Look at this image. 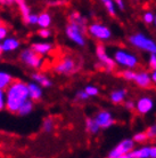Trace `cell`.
Segmentation results:
<instances>
[{"mask_svg":"<svg viewBox=\"0 0 156 158\" xmlns=\"http://www.w3.org/2000/svg\"><path fill=\"white\" fill-rule=\"evenodd\" d=\"M6 109L12 114H17L20 107L29 99L27 84L22 80H13L12 84L5 89Z\"/></svg>","mask_w":156,"mask_h":158,"instance_id":"cell-1","label":"cell"},{"mask_svg":"<svg viewBox=\"0 0 156 158\" xmlns=\"http://www.w3.org/2000/svg\"><path fill=\"white\" fill-rule=\"evenodd\" d=\"M129 43L138 49L148 52L150 54H156V41L144 33H135L129 37Z\"/></svg>","mask_w":156,"mask_h":158,"instance_id":"cell-2","label":"cell"},{"mask_svg":"<svg viewBox=\"0 0 156 158\" xmlns=\"http://www.w3.org/2000/svg\"><path fill=\"white\" fill-rule=\"evenodd\" d=\"M86 31L87 27L76 24L74 22H70L65 28V33L67 38L76 44L78 46H84L86 45Z\"/></svg>","mask_w":156,"mask_h":158,"instance_id":"cell-3","label":"cell"},{"mask_svg":"<svg viewBox=\"0 0 156 158\" xmlns=\"http://www.w3.org/2000/svg\"><path fill=\"white\" fill-rule=\"evenodd\" d=\"M114 61L127 69H135L138 65V57L127 49H116L114 52Z\"/></svg>","mask_w":156,"mask_h":158,"instance_id":"cell-4","label":"cell"},{"mask_svg":"<svg viewBox=\"0 0 156 158\" xmlns=\"http://www.w3.org/2000/svg\"><path fill=\"white\" fill-rule=\"evenodd\" d=\"M20 60L22 63H24L27 67L32 68V69H40L42 67L43 60L42 57L37 54L31 47L30 48H25L23 51L21 52L20 54Z\"/></svg>","mask_w":156,"mask_h":158,"instance_id":"cell-5","label":"cell"},{"mask_svg":"<svg viewBox=\"0 0 156 158\" xmlns=\"http://www.w3.org/2000/svg\"><path fill=\"white\" fill-rule=\"evenodd\" d=\"M87 31L89 32L91 37L100 41H106L112 38V31L108 27H106L102 23H92L89 27H87Z\"/></svg>","mask_w":156,"mask_h":158,"instance_id":"cell-6","label":"cell"},{"mask_svg":"<svg viewBox=\"0 0 156 158\" xmlns=\"http://www.w3.org/2000/svg\"><path fill=\"white\" fill-rule=\"evenodd\" d=\"M133 148H135V141L132 139H124L116 147H114L107 156L109 158H125L127 154H129Z\"/></svg>","mask_w":156,"mask_h":158,"instance_id":"cell-7","label":"cell"},{"mask_svg":"<svg viewBox=\"0 0 156 158\" xmlns=\"http://www.w3.org/2000/svg\"><path fill=\"white\" fill-rule=\"evenodd\" d=\"M96 55H97L99 62L104 65V68H105L107 71H113L114 68L116 67V62L114 61V59H112L107 54L106 47L103 44L97 45V47H96Z\"/></svg>","mask_w":156,"mask_h":158,"instance_id":"cell-8","label":"cell"},{"mask_svg":"<svg viewBox=\"0 0 156 158\" xmlns=\"http://www.w3.org/2000/svg\"><path fill=\"white\" fill-rule=\"evenodd\" d=\"M76 63L72 57H64L54 67V71L59 75H72L76 71Z\"/></svg>","mask_w":156,"mask_h":158,"instance_id":"cell-9","label":"cell"},{"mask_svg":"<svg viewBox=\"0 0 156 158\" xmlns=\"http://www.w3.org/2000/svg\"><path fill=\"white\" fill-rule=\"evenodd\" d=\"M95 120L96 123L98 124V126L103 128V130H106V128H109V127H112L114 125V120L113 118V115L107 110H102L97 112V115L95 116Z\"/></svg>","mask_w":156,"mask_h":158,"instance_id":"cell-10","label":"cell"},{"mask_svg":"<svg viewBox=\"0 0 156 158\" xmlns=\"http://www.w3.org/2000/svg\"><path fill=\"white\" fill-rule=\"evenodd\" d=\"M138 114L140 115H147L154 109V101L149 96H141L136 102V108Z\"/></svg>","mask_w":156,"mask_h":158,"instance_id":"cell-11","label":"cell"},{"mask_svg":"<svg viewBox=\"0 0 156 158\" xmlns=\"http://www.w3.org/2000/svg\"><path fill=\"white\" fill-rule=\"evenodd\" d=\"M0 47H1L2 53H10V52L16 51L20 47V40L14 38V37H6L0 43Z\"/></svg>","mask_w":156,"mask_h":158,"instance_id":"cell-12","label":"cell"},{"mask_svg":"<svg viewBox=\"0 0 156 158\" xmlns=\"http://www.w3.org/2000/svg\"><path fill=\"white\" fill-rule=\"evenodd\" d=\"M133 81H135L139 87H141V88H148V87L152 85L150 75H149L148 72H145V71L138 72V73L136 72V76H135Z\"/></svg>","mask_w":156,"mask_h":158,"instance_id":"cell-13","label":"cell"},{"mask_svg":"<svg viewBox=\"0 0 156 158\" xmlns=\"http://www.w3.org/2000/svg\"><path fill=\"white\" fill-rule=\"evenodd\" d=\"M27 92H29V99L34 101H39L42 98V88L39 84L29 83L27 84Z\"/></svg>","mask_w":156,"mask_h":158,"instance_id":"cell-14","label":"cell"},{"mask_svg":"<svg viewBox=\"0 0 156 158\" xmlns=\"http://www.w3.org/2000/svg\"><path fill=\"white\" fill-rule=\"evenodd\" d=\"M125 158H150V147L144 146L138 149L133 148L129 154H127Z\"/></svg>","mask_w":156,"mask_h":158,"instance_id":"cell-15","label":"cell"},{"mask_svg":"<svg viewBox=\"0 0 156 158\" xmlns=\"http://www.w3.org/2000/svg\"><path fill=\"white\" fill-rule=\"evenodd\" d=\"M31 48L39 55H47L53 51V44L50 43H34L31 45Z\"/></svg>","mask_w":156,"mask_h":158,"instance_id":"cell-16","label":"cell"},{"mask_svg":"<svg viewBox=\"0 0 156 158\" xmlns=\"http://www.w3.org/2000/svg\"><path fill=\"white\" fill-rule=\"evenodd\" d=\"M32 79H33L37 84H39L41 87H45V88H49V87L53 86V81L50 80V78H48L46 75L40 73V72L32 73Z\"/></svg>","mask_w":156,"mask_h":158,"instance_id":"cell-17","label":"cell"},{"mask_svg":"<svg viewBox=\"0 0 156 158\" xmlns=\"http://www.w3.org/2000/svg\"><path fill=\"white\" fill-rule=\"evenodd\" d=\"M125 96H127V91L120 88V89H115V91H113L111 93L109 100H111L112 103H114V104H120V103L124 102Z\"/></svg>","mask_w":156,"mask_h":158,"instance_id":"cell-18","label":"cell"},{"mask_svg":"<svg viewBox=\"0 0 156 158\" xmlns=\"http://www.w3.org/2000/svg\"><path fill=\"white\" fill-rule=\"evenodd\" d=\"M37 25H39L40 28H49L51 25V16L49 13H41L38 15V22Z\"/></svg>","mask_w":156,"mask_h":158,"instance_id":"cell-19","label":"cell"},{"mask_svg":"<svg viewBox=\"0 0 156 158\" xmlns=\"http://www.w3.org/2000/svg\"><path fill=\"white\" fill-rule=\"evenodd\" d=\"M33 108H34L33 101L30 99H27L26 101L20 107V109H18V111H17V114H18L20 116H27L33 111Z\"/></svg>","mask_w":156,"mask_h":158,"instance_id":"cell-20","label":"cell"},{"mask_svg":"<svg viewBox=\"0 0 156 158\" xmlns=\"http://www.w3.org/2000/svg\"><path fill=\"white\" fill-rule=\"evenodd\" d=\"M14 80L10 73H8L6 71H0V89H6L12 81Z\"/></svg>","mask_w":156,"mask_h":158,"instance_id":"cell-21","label":"cell"},{"mask_svg":"<svg viewBox=\"0 0 156 158\" xmlns=\"http://www.w3.org/2000/svg\"><path fill=\"white\" fill-rule=\"evenodd\" d=\"M86 130L87 132H89L90 134H97V133H99V131L102 130V128L98 126V124L96 123V120L94 118H87Z\"/></svg>","mask_w":156,"mask_h":158,"instance_id":"cell-22","label":"cell"},{"mask_svg":"<svg viewBox=\"0 0 156 158\" xmlns=\"http://www.w3.org/2000/svg\"><path fill=\"white\" fill-rule=\"evenodd\" d=\"M15 4L18 6V8H20L21 15H22L24 22H25V21H26V19H27V16L30 15V13H31L30 8H29V6L26 5L25 0H15Z\"/></svg>","mask_w":156,"mask_h":158,"instance_id":"cell-23","label":"cell"},{"mask_svg":"<svg viewBox=\"0 0 156 158\" xmlns=\"http://www.w3.org/2000/svg\"><path fill=\"white\" fill-rule=\"evenodd\" d=\"M70 22H74L76 24H80V25H83V27H87V19L83 17V16L78 12L72 13L70 15Z\"/></svg>","mask_w":156,"mask_h":158,"instance_id":"cell-24","label":"cell"},{"mask_svg":"<svg viewBox=\"0 0 156 158\" xmlns=\"http://www.w3.org/2000/svg\"><path fill=\"white\" fill-rule=\"evenodd\" d=\"M55 128V122L51 117H47L42 123V131L45 133H51Z\"/></svg>","mask_w":156,"mask_h":158,"instance_id":"cell-25","label":"cell"},{"mask_svg":"<svg viewBox=\"0 0 156 158\" xmlns=\"http://www.w3.org/2000/svg\"><path fill=\"white\" fill-rule=\"evenodd\" d=\"M104 6H105L106 10L111 16H115L116 15V6L114 4L113 0H100Z\"/></svg>","mask_w":156,"mask_h":158,"instance_id":"cell-26","label":"cell"},{"mask_svg":"<svg viewBox=\"0 0 156 158\" xmlns=\"http://www.w3.org/2000/svg\"><path fill=\"white\" fill-rule=\"evenodd\" d=\"M132 140L135 141V143H145L148 140V136H147L146 132H138V133L133 135Z\"/></svg>","mask_w":156,"mask_h":158,"instance_id":"cell-27","label":"cell"},{"mask_svg":"<svg viewBox=\"0 0 156 158\" xmlns=\"http://www.w3.org/2000/svg\"><path fill=\"white\" fill-rule=\"evenodd\" d=\"M84 91L87 92V94L89 95L90 98L97 96V95L99 94V89H98V87L94 86V85H88V86H86Z\"/></svg>","mask_w":156,"mask_h":158,"instance_id":"cell-28","label":"cell"},{"mask_svg":"<svg viewBox=\"0 0 156 158\" xmlns=\"http://www.w3.org/2000/svg\"><path fill=\"white\" fill-rule=\"evenodd\" d=\"M135 76H136V72L133 71L132 69H128V70H124V71L122 72V77L125 79V80H133L135 79Z\"/></svg>","mask_w":156,"mask_h":158,"instance_id":"cell-29","label":"cell"},{"mask_svg":"<svg viewBox=\"0 0 156 158\" xmlns=\"http://www.w3.org/2000/svg\"><path fill=\"white\" fill-rule=\"evenodd\" d=\"M154 17H155V14L153 12H146L142 16V20L146 24H152L154 22Z\"/></svg>","mask_w":156,"mask_h":158,"instance_id":"cell-30","label":"cell"},{"mask_svg":"<svg viewBox=\"0 0 156 158\" xmlns=\"http://www.w3.org/2000/svg\"><path fill=\"white\" fill-rule=\"evenodd\" d=\"M37 22H38V14H34V13H30V15L27 16L25 23L30 24V25H37Z\"/></svg>","mask_w":156,"mask_h":158,"instance_id":"cell-31","label":"cell"},{"mask_svg":"<svg viewBox=\"0 0 156 158\" xmlns=\"http://www.w3.org/2000/svg\"><path fill=\"white\" fill-rule=\"evenodd\" d=\"M38 35H39V37L43 38V39H47V38H49L51 36V31L49 30V28H41L38 31Z\"/></svg>","mask_w":156,"mask_h":158,"instance_id":"cell-32","label":"cell"},{"mask_svg":"<svg viewBox=\"0 0 156 158\" xmlns=\"http://www.w3.org/2000/svg\"><path fill=\"white\" fill-rule=\"evenodd\" d=\"M75 98L76 100H80V101H86V100H89L90 96L87 94V92L83 89V91H78L76 94H75Z\"/></svg>","mask_w":156,"mask_h":158,"instance_id":"cell-33","label":"cell"},{"mask_svg":"<svg viewBox=\"0 0 156 158\" xmlns=\"http://www.w3.org/2000/svg\"><path fill=\"white\" fill-rule=\"evenodd\" d=\"M6 109V95L4 89H0V111Z\"/></svg>","mask_w":156,"mask_h":158,"instance_id":"cell-34","label":"cell"},{"mask_svg":"<svg viewBox=\"0 0 156 158\" xmlns=\"http://www.w3.org/2000/svg\"><path fill=\"white\" fill-rule=\"evenodd\" d=\"M8 36V28L4 24H0V43Z\"/></svg>","mask_w":156,"mask_h":158,"instance_id":"cell-35","label":"cell"},{"mask_svg":"<svg viewBox=\"0 0 156 158\" xmlns=\"http://www.w3.org/2000/svg\"><path fill=\"white\" fill-rule=\"evenodd\" d=\"M146 133H147L148 139L156 138V124H154V125H152L150 127H148V130L146 131Z\"/></svg>","mask_w":156,"mask_h":158,"instance_id":"cell-36","label":"cell"},{"mask_svg":"<svg viewBox=\"0 0 156 158\" xmlns=\"http://www.w3.org/2000/svg\"><path fill=\"white\" fill-rule=\"evenodd\" d=\"M148 64H149V68H150V69H153V70L156 69V54H150Z\"/></svg>","mask_w":156,"mask_h":158,"instance_id":"cell-37","label":"cell"},{"mask_svg":"<svg viewBox=\"0 0 156 158\" xmlns=\"http://www.w3.org/2000/svg\"><path fill=\"white\" fill-rule=\"evenodd\" d=\"M124 106L128 110H135V108H136V103L133 102L132 100H127L125 103H124Z\"/></svg>","mask_w":156,"mask_h":158,"instance_id":"cell-38","label":"cell"},{"mask_svg":"<svg viewBox=\"0 0 156 158\" xmlns=\"http://www.w3.org/2000/svg\"><path fill=\"white\" fill-rule=\"evenodd\" d=\"M114 4L119 9H124V0H114Z\"/></svg>","mask_w":156,"mask_h":158,"instance_id":"cell-39","label":"cell"},{"mask_svg":"<svg viewBox=\"0 0 156 158\" xmlns=\"http://www.w3.org/2000/svg\"><path fill=\"white\" fill-rule=\"evenodd\" d=\"M13 4H15V0H0V5L4 6H12Z\"/></svg>","mask_w":156,"mask_h":158,"instance_id":"cell-40","label":"cell"},{"mask_svg":"<svg viewBox=\"0 0 156 158\" xmlns=\"http://www.w3.org/2000/svg\"><path fill=\"white\" fill-rule=\"evenodd\" d=\"M65 4V1L63 0H58V1H48V5H51V6H60V5Z\"/></svg>","mask_w":156,"mask_h":158,"instance_id":"cell-41","label":"cell"},{"mask_svg":"<svg viewBox=\"0 0 156 158\" xmlns=\"http://www.w3.org/2000/svg\"><path fill=\"white\" fill-rule=\"evenodd\" d=\"M150 158H156V146L150 147Z\"/></svg>","mask_w":156,"mask_h":158,"instance_id":"cell-42","label":"cell"},{"mask_svg":"<svg viewBox=\"0 0 156 158\" xmlns=\"http://www.w3.org/2000/svg\"><path fill=\"white\" fill-rule=\"evenodd\" d=\"M150 78H152V83L156 84V69H154V71L150 73Z\"/></svg>","mask_w":156,"mask_h":158,"instance_id":"cell-43","label":"cell"},{"mask_svg":"<svg viewBox=\"0 0 156 158\" xmlns=\"http://www.w3.org/2000/svg\"><path fill=\"white\" fill-rule=\"evenodd\" d=\"M153 23L155 24V27H156V15H155V17H154V22H153Z\"/></svg>","mask_w":156,"mask_h":158,"instance_id":"cell-44","label":"cell"},{"mask_svg":"<svg viewBox=\"0 0 156 158\" xmlns=\"http://www.w3.org/2000/svg\"><path fill=\"white\" fill-rule=\"evenodd\" d=\"M1 54H2V51H1V47H0V55H1Z\"/></svg>","mask_w":156,"mask_h":158,"instance_id":"cell-45","label":"cell"},{"mask_svg":"<svg viewBox=\"0 0 156 158\" xmlns=\"http://www.w3.org/2000/svg\"><path fill=\"white\" fill-rule=\"evenodd\" d=\"M136 1H138V0H136Z\"/></svg>","mask_w":156,"mask_h":158,"instance_id":"cell-46","label":"cell"}]
</instances>
